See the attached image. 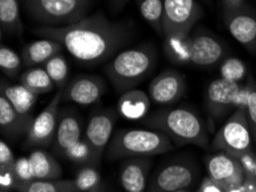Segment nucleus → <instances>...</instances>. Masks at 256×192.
<instances>
[{"instance_id":"obj_1","label":"nucleus","mask_w":256,"mask_h":192,"mask_svg":"<svg viewBox=\"0 0 256 192\" xmlns=\"http://www.w3.org/2000/svg\"><path fill=\"white\" fill-rule=\"evenodd\" d=\"M34 34L59 42L77 62L92 67L120 53L129 44L132 29L126 22L113 21L98 11L67 27H37Z\"/></svg>"},{"instance_id":"obj_2","label":"nucleus","mask_w":256,"mask_h":192,"mask_svg":"<svg viewBox=\"0 0 256 192\" xmlns=\"http://www.w3.org/2000/svg\"><path fill=\"white\" fill-rule=\"evenodd\" d=\"M150 129L164 132L180 145L208 147L209 137L202 117L190 107H166L144 120Z\"/></svg>"},{"instance_id":"obj_3","label":"nucleus","mask_w":256,"mask_h":192,"mask_svg":"<svg viewBox=\"0 0 256 192\" xmlns=\"http://www.w3.org/2000/svg\"><path fill=\"white\" fill-rule=\"evenodd\" d=\"M158 65V51L150 43L121 51L104 66V73L115 91L134 89L153 73Z\"/></svg>"},{"instance_id":"obj_4","label":"nucleus","mask_w":256,"mask_h":192,"mask_svg":"<svg viewBox=\"0 0 256 192\" xmlns=\"http://www.w3.org/2000/svg\"><path fill=\"white\" fill-rule=\"evenodd\" d=\"M174 148L172 140L164 132L154 129H120L108 144L106 154L110 160L132 156L164 154Z\"/></svg>"},{"instance_id":"obj_5","label":"nucleus","mask_w":256,"mask_h":192,"mask_svg":"<svg viewBox=\"0 0 256 192\" xmlns=\"http://www.w3.org/2000/svg\"><path fill=\"white\" fill-rule=\"evenodd\" d=\"M22 6L40 27L61 28L88 17L93 0H22Z\"/></svg>"},{"instance_id":"obj_6","label":"nucleus","mask_w":256,"mask_h":192,"mask_svg":"<svg viewBox=\"0 0 256 192\" xmlns=\"http://www.w3.org/2000/svg\"><path fill=\"white\" fill-rule=\"evenodd\" d=\"M253 143L246 112L236 109L215 134L212 146L217 152H224L239 159L253 152Z\"/></svg>"},{"instance_id":"obj_7","label":"nucleus","mask_w":256,"mask_h":192,"mask_svg":"<svg viewBox=\"0 0 256 192\" xmlns=\"http://www.w3.org/2000/svg\"><path fill=\"white\" fill-rule=\"evenodd\" d=\"M202 17L204 9L196 0H164V37L169 35H191Z\"/></svg>"},{"instance_id":"obj_8","label":"nucleus","mask_w":256,"mask_h":192,"mask_svg":"<svg viewBox=\"0 0 256 192\" xmlns=\"http://www.w3.org/2000/svg\"><path fill=\"white\" fill-rule=\"evenodd\" d=\"M204 164L208 177L226 192H234L247 178L242 162L224 152L208 155Z\"/></svg>"},{"instance_id":"obj_9","label":"nucleus","mask_w":256,"mask_h":192,"mask_svg":"<svg viewBox=\"0 0 256 192\" xmlns=\"http://www.w3.org/2000/svg\"><path fill=\"white\" fill-rule=\"evenodd\" d=\"M61 103L62 90H58V92L50 100L48 106L34 117L26 138V147H48L54 143Z\"/></svg>"},{"instance_id":"obj_10","label":"nucleus","mask_w":256,"mask_h":192,"mask_svg":"<svg viewBox=\"0 0 256 192\" xmlns=\"http://www.w3.org/2000/svg\"><path fill=\"white\" fill-rule=\"evenodd\" d=\"M242 83H234L224 78H216L209 83L204 92V106L212 119L220 120L238 107Z\"/></svg>"},{"instance_id":"obj_11","label":"nucleus","mask_w":256,"mask_h":192,"mask_svg":"<svg viewBox=\"0 0 256 192\" xmlns=\"http://www.w3.org/2000/svg\"><path fill=\"white\" fill-rule=\"evenodd\" d=\"M116 116L118 114L113 109L99 111L90 117L85 128L83 138L91 148L96 166L99 164L114 135Z\"/></svg>"},{"instance_id":"obj_12","label":"nucleus","mask_w":256,"mask_h":192,"mask_svg":"<svg viewBox=\"0 0 256 192\" xmlns=\"http://www.w3.org/2000/svg\"><path fill=\"white\" fill-rule=\"evenodd\" d=\"M223 21L236 42L247 49H256V14L246 3L239 6H223Z\"/></svg>"},{"instance_id":"obj_13","label":"nucleus","mask_w":256,"mask_h":192,"mask_svg":"<svg viewBox=\"0 0 256 192\" xmlns=\"http://www.w3.org/2000/svg\"><path fill=\"white\" fill-rule=\"evenodd\" d=\"M196 168L188 162H172L166 164L155 174L146 192H177L186 190L194 182Z\"/></svg>"},{"instance_id":"obj_14","label":"nucleus","mask_w":256,"mask_h":192,"mask_svg":"<svg viewBox=\"0 0 256 192\" xmlns=\"http://www.w3.org/2000/svg\"><path fill=\"white\" fill-rule=\"evenodd\" d=\"M186 78L174 69H166L155 76L148 85V96L153 103L161 106H172L185 96Z\"/></svg>"},{"instance_id":"obj_15","label":"nucleus","mask_w":256,"mask_h":192,"mask_svg":"<svg viewBox=\"0 0 256 192\" xmlns=\"http://www.w3.org/2000/svg\"><path fill=\"white\" fill-rule=\"evenodd\" d=\"M226 52V45L210 31L198 29L192 34L191 64L196 67L208 68L220 64Z\"/></svg>"},{"instance_id":"obj_16","label":"nucleus","mask_w":256,"mask_h":192,"mask_svg":"<svg viewBox=\"0 0 256 192\" xmlns=\"http://www.w3.org/2000/svg\"><path fill=\"white\" fill-rule=\"evenodd\" d=\"M106 91V84L100 76L82 74L77 75L62 90V100L80 106H88L100 100Z\"/></svg>"},{"instance_id":"obj_17","label":"nucleus","mask_w":256,"mask_h":192,"mask_svg":"<svg viewBox=\"0 0 256 192\" xmlns=\"http://www.w3.org/2000/svg\"><path fill=\"white\" fill-rule=\"evenodd\" d=\"M83 125L77 114L69 109H64L60 112L56 138L53 143L54 151L59 155L64 156L72 146L83 139Z\"/></svg>"},{"instance_id":"obj_18","label":"nucleus","mask_w":256,"mask_h":192,"mask_svg":"<svg viewBox=\"0 0 256 192\" xmlns=\"http://www.w3.org/2000/svg\"><path fill=\"white\" fill-rule=\"evenodd\" d=\"M150 167V156L124 159L120 169V182L123 190L126 192H146Z\"/></svg>"},{"instance_id":"obj_19","label":"nucleus","mask_w":256,"mask_h":192,"mask_svg":"<svg viewBox=\"0 0 256 192\" xmlns=\"http://www.w3.org/2000/svg\"><path fill=\"white\" fill-rule=\"evenodd\" d=\"M34 120V116H22L13 108L5 97L0 96V129L4 137L10 140H18L26 136Z\"/></svg>"},{"instance_id":"obj_20","label":"nucleus","mask_w":256,"mask_h":192,"mask_svg":"<svg viewBox=\"0 0 256 192\" xmlns=\"http://www.w3.org/2000/svg\"><path fill=\"white\" fill-rule=\"evenodd\" d=\"M150 98L140 89H131L123 92L118 101V112L124 119L142 120L148 115L150 108Z\"/></svg>"},{"instance_id":"obj_21","label":"nucleus","mask_w":256,"mask_h":192,"mask_svg":"<svg viewBox=\"0 0 256 192\" xmlns=\"http://www.w3.org/2000/svg\"><path fill=\"white\" fill-rule=\"evenodd\" d=\"M64 46L59 42L50 38H42L26 44L22 49L21 57L26 68L44 65L52 57L62 52Z\"/></svg>"},{"instance_id":"obj_22","label":"nucleus","mask_w":256,"mask_h":192,"mask_svg":"<svg viewBox=\"0 0 256 192\" xmlns=\"http://www.w3.org/2000/svg\"><path fill=\"white\" fill-rule=\"evenodd\" d=\"M0 96L5 97L20 115L26 117L34 116L31 111L37 103L38 95L31 92L21 83H10L5 78H2Z\"/></svg>"},{"instance_id":"obj_23","label":"nucleus","mask_w":256,"mask_h":192,"mask_svg":"<svg viewBox=\"0 0 256 192\" xmlns=\"http://www.w3.org/2000/svg\"><path fill=\"white\" fill-rule=\"evenodd\" d=\"M28 158L34 179H59L62 177L64 170L59 161L42 148H34Z\"/></svg>"},{"instance_id":"obj_24","label":"nucleus","mask_w":256,"mask_h":192,"mask_svg":"<svg viewBox=\"0 0 256 192\" xmlns=\"http://www.w3.org/2000/svg\"><path fill=\"white\" fill-rule=\"evenodd\" d=\"M191 35L164 36V51L166 57L176 65L191 64Z\"/></svg>"},{"instance_id":"obj_25","label":"nucleus","mask_w":256,"mask_h":192,"mask_svg":"<svg viewBox=\"0 0 256 192\" xmlns=\"http://www.w3.org/2000/svg\"><path fill=\"white\" fill-rule=\"evenodd\" d=\"M18 81L23 87H26L38 96L50 93L56 89L45 68L40 67V66L23 70L20 77H18Z\"/></svg>"},{"instance_id":"obj_26","label":"nucleus","mask_w":256,"mask_h":192,"mask_svg":"<svg viewBox=\"0 0 256 192\" xmlns=\"http://www.w3.org/2000/svg\"><path fill=\"white\" fill-rule=\"evenodd\" d=\"M0 25L4 33L22 34L23 23L20 13V0H0Z\"/></svg>"},{"instance_id":"obj_27","label":"nucleus","mask_w":256,"mask_h":192,"mask_svg":"<svg viewBox=\"0 0 256 192\" xmlns=\"http://www.w3.org/2000/svg\"><path fill=\"white\" fill-rule=\"evenodd\" d=\"M18 192H78L74 179H34L16 187Z\"/></svg>"},{"instance_id":"obj_28","label":"nucleus","mask_w":256,"mask_h":192,"mask_svg":"<svg viewBox=\"0 0 256 192\" xmlns=\"http://www.w3.org/2000/svg\"><path fill=\"white\" fill-rule=\"evenodd\" d=\"M137 5L142 19L158 34L164 35V28H162L164 0H137Z\"/></svg>"},{"instance_id":"obj_29","label":"nucleus","mask_w":256,"mask_h":192,"mask_svg":"<svg viewBox=\"0 0 256 192\" xmlns=\"http://www.w3.org/2000/svg\"><path fill=\"white\" fill-rule=\"evenodd\" d=\"M44 68L52 80L54 87L64 90L69 82V67L64 54L59 53L52 57L45 62Z\"/></svg>"},{"instance_id":"obj_30","label":"nucleus","mask_w":256,"mask_h":192,"mask_svg":"<svg viewBox=\"0 0 256 192\" xmlns=\"http://www.w3.org/2000/svg\"><path fill=\"white\" fill-rule=\"evenodd\" d=\"M220 77L234 83H244L250 77L248 68L245 62L239 58H224L220 65Z\"/></svg>"},{"instance_id":"obj_31","label":"nucleus","mask_w":256,"mask_h":192,"mask_svg":"<svg viewBox=\"0 0 256 192\" xmlns=\"http://www.w3.org/2000/svg\"><path fill=\"white\" fill-rule=\"evenodd\" d=\"M78 192H96L102 189V175L93 164H85L74 178Z\"/></svg>"},{"instance_id":"obj_32","label":"nucleus","mask_w":256,"mask_h":192,"mask_svg":"<svg viewBox=\"0 0 256 192\" xmlns=\"http://www.w3.org/2000/svg\"><path fill=\"white\" fill-rule=\"evenodd\" d=\"M23 61L22 57L8 46H2L0 49V69L7 78L16 80L20 77Z\"/></svg>"},{"instance_id":"obj_33","label":"nucleus","mask_w":256,"mask_h":192,"mask_svg":"<svg viewBox=\"0 0 256 192\" xmlns=\"http://www.w3.org/2000/svg\"><path fill=\"white\" fill-rule=\"evenodd\" d=\"M64 158L68 159L69 161L74 163L83 164V166H85V164H93V166H96L91 148L88 145V143L85 142L84 138L80 143H77L75 146H72L64 154Z\"/></svg>"},{"instance_id":"obj_34","label":"nucleus","mask_w":256,"mask_h":192,"mask_svg":"<svg viewBox=\"0 0 256 192\" xmlns=\"http://www.w3.org/2000/svg\"><path fill=\"white\" fill-rule=\"evenodd\" d=\"M247 82L248 87H250V91H248L245 112L247 115L248 123H250L252 136H253V140L256 146V82L252 76L247 78Z\"/></svg>"},{"instance_id":"obj_35","label":"nucleus","mask_w":256,"mask_h":192,"mask_svg":"<svg viewBox=\"0 0 256 192\" xmlns=\"http://www.w3.org/2000/svg\"><path fill=\"white\" fill-rule=\"evenodd\" d=\"M12 170H13V174L18 181V186L21 185V184L29 183L34 179L32 170H31L29 158H26V156L18 158L16 161L14 163V166L12 167Z\"/></svg>"},{"instance_id":"obj_36","label":"nucleus","mask_w":256,"mask_h":192,"mask_svg":"<svg viewBox=\"0 0 256 192\" xmlns=\"http://www.w3.org/2000/svg\"><path fill=\"white\" fill-rule=\"evenodd\" d=\"M16 158L14 156L13 151L5 140L0 142V170L10 169L14 166Z\"/></svg>"},{"instance_id":"obj_37","label":"nucleus","mask_w":256,"mask_h":192,"mask_svg":"<svg viewBox=\"0 0 256 192\" xmlns=\"http://www.w3.org/2000/svg\"><path fill=\"white\" fill-rule=\"evenodd\" d=\"M196 192H226L222 187H220L215 182H212L209 177L204 178V181L201 182L199 189Z\"/></svg>"},{"instance_id":"obj_38","label":"nucleus","mask_w":256,"mask_h":192,"mask_svg":"<svg viewBox=\"0 0 256 192\" xmlns=\"http://www.w3.org/2000/svg\"><path fill=\"white\" fill-rule=\"evenodd\" d=\"M234 192H256V179L247 176L246 181L239 189H236Z\"/></svg>"},{"instance_id":"obj_39","label":"nucleus","mask_w":256,"mask_h":192,"mask_svg":"<svg viewBox=\"0 0 256 192\" xmlns=\"http://www.w3.org/2000/svg\"><path fill=\"white\" fill-rule=\"evenodd\" d=\"M246 175L256 179V158L253 160V162L250 163V166L246 169Z\"/></svg>"},{"instance_id":"obj_40","label":"nucleus","mask_w":256,"mask_h":192,"mask_svg":"<svg viewBox=\"0 0 256 192\" xmlns=\"http://www.w3.org/2000/svg\"><path fill=\"white\" fill-rule=\"evenodd\" d=\"M128 2H129V0H110V4L115 11H120L123 9L124 5H126Z\"/></svg>"},{"instance_id":"obj_41","label":"nucleus","mask_w":256,"mask_h":192,"mask_svg":"<svg viewBox=\"0 0 256 192\" xmlns=\"http://www.w3.org/2000/svg\"><path fill=\"white\" fill-rule=\"evenodd\" d=\"M223 6H239L246 3V0H222ZM256 2V0H255Z\"/></svg>"},{"instance_id":"obj_42","label":"nucleus","mask_w":256,"mask_h":192,"mask_svg":"<svg viewBox=\"0 0 256 192\" xmlns=\"http://www.w3.org/2000/svg\"><path fill=\"white\" fill-rule=\"evenodd\" d=\"M201 2H202V3H204V4H207V5H210V4L212 3V0H201Z\"/></svg>"},{"instance_id":"obj_43","label":"nucleus","mask_w":256,"mask_h":192,"mask_svg":"<svg viewBox=\"0 0 256 192\" xmlns=\"http://www.w3.org/2000/svg\"><path fill=\"white\" fill-rule=\"evenodd\" d=\"M177 192H190V191H188V190H182V191H177Z\"/></svg>"},{"instance_id":"obj_44","label":"nucleus","mask_w":256,"mask_h":192,"mask_svg":"<svg viewBox=\"0 0 256 192\" xmlns=\"http://www.w3.org/2000/svg\"><path fill=\"white\" fill-rule=\"evenodd\" d=\"M96 192H104V189H102V190H99V191H96Z\"/></svg>"}]
</instances>
